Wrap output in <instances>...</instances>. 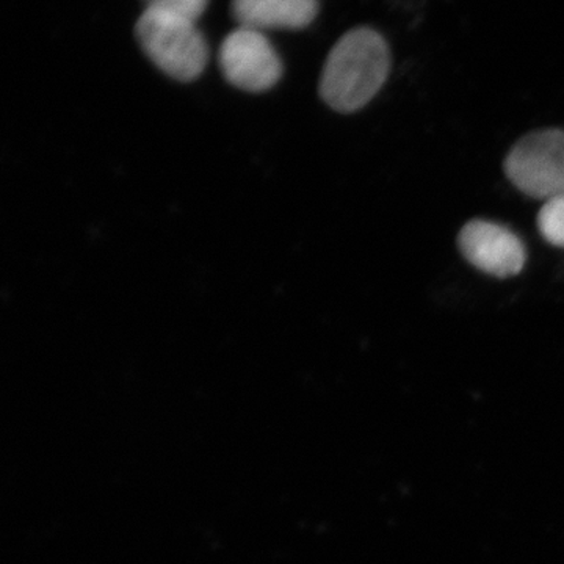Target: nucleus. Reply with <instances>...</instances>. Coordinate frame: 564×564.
I'll return each instance as SVG.
<instances>
[{
  "label": "nucleus",
  "instance_id": "1",
  "mask_svg": "<svg viewBox=\"0 0 564 564\" xmlns=\"http://www.w3.org/2000/svg\"><path fill=\"white\" fill-rule=\"evenodd\" d=\"M389 70L391 52L383 36L372 29H355L329 52L318 90L333 110L351 113L372 101Z\"/></svg>",
  "mask_w": 564,
  "mask_h": 564
},
{
  "label": "nucleus",
  "instance_id": "7",
  "mask_svg": "<svg viewBox=\"0 0 564 564\" xmlns=\"http://www.w3.org/2000/svg\"><path fill=\"white\" fill-rule=\"evenodd\" d=\"M538 231L545 242L564 248V195L549 199L538 214Z\"/></svg>",
  "mask_w": 564,
  "mask_h": 564
},
{
  "label": "nucleus",
  "instance_id": "2",
  "mask_svg": "<svg viewBox=\"0 0 564 564\" xmlns=\"http://www.w3.org/2000/svg\"><path fill=\"white\" fill-rule=\"evenodd\" d=\"M135 33L144 54L173 79L192 82L202 76L209 47L195 21L147 9L137 22Z\"/></svg>",
  "mask_w": 564,
  "mask_h": 564
},
{
  "label": "nucleus",
  "instance_id": "4",
  "mask_svg": "<svg viewBox=\"0 0 564 564\" xmlns=\"http://www.w3.org/2000/svg\"><path fill=\"white\" fill-rule=\"evenodd\" d=\"M220 68L225 79L250 93L270 90L280 82L282 62L262 32L239 28L223 40Z\"/></svg>",
  "mask_w": 564,
  "mask_h": 564
},
{
  "label": "nucleus",
  "instance_id": "8",
  "mask_svg": "<svg viewBox=\"0 0 564 564\" xmlns=\"http://www.w3.org/2000/svg\"><path fill=\"white\" fill-rule=\"evenodd\" d=\"M147 9L166 11V13L180 14L187 20L198 21L207 9L209 0H144Z\"/></svg>",
  "mask_w": 564,
  "mask_h": 564
},
{
  "label": "nucleus",
  "instance_id": "6",
  "mask_svg": "<svg viewBox=\"0 0 564 564\" xmlns=\"http://www.w3.org/2000/svg\"><path fill=\"white\" fill-rule=\"evenodd\" d=\"M318 0H232L239 28L251 31H300L317 18Z\"/></svg>",
  "mask_w": 564,
  "mask_h": 564
},
{
  "label": "nucleus",
  "instance_id": "3",
  "mask_svg": "<svg viewBox=\"0 0 564 564\" xmlns=\"http://www.w3.org/2000/svg\"><path fill=\"white\" fill-rule=\"evenodd\" d=\"M505 174L519 192L534 199L564 195V132L530 133L505 159Z\"/></svg>",
  "mask_w": 564,
  "mask_h": 564
},
{
  "label": "nucleus",
  "instance_id": "5",
  "mask_svg": "<svg viewBox=\"0 0 564 564\" xmlns=\"http://www.w3.org/2000/svg\"><path fill=\"white\" fill-rule=\"evenodd\" d=\"M459 251L475 269L496 278H511L522 272L527 261L525 245L511 229L486 220L463 226Z\"/></svg>",
  "mask_w": 564,
  "mask_h": 564
}]
</instances>
